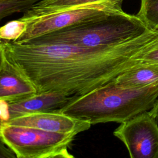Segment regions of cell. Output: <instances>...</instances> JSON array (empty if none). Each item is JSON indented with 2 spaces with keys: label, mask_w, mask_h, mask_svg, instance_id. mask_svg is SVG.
<instances>
[{
  "label": "cell",
  "mask_w": 158,
  "mask_h": 158,
  "mask_svg": "<svg viewBox=\"0 0 158 158\" xmlns=\"http://www.w3.org/2000/svg\"><path fill=\"white\" fill-rule=\"evenodd\" d=\"M37 93L34 85L6 56L0 69V101L15 102Z\"/></svg>",
  "instance_id": "obj_9"
},
{
  "label": "cell",
  "mask_w": 158,
  "mask_h": 158,
  "mask_svg": "<svg viewBox=\"0 0 158 158\" xmlns=\"http://www.w3.org/2000/svg\"><path fill=\"white\" fill-rule=\"evenodd\" d=\"M158 99V83L141 87L122 86L112 81L78 96L59 112L89 121L91 125L122 123L149 111Z\"/></svg>",
  "instance_id": "obj_2"
},
{
  "label": "cell",
  "mask_w": 158,
  "mask_h": 158,
  "mask_svg": "<svg viewBox=\"0 0 158 158\" xmlns=\"http://www.w3.org/2000/svg\"><path fill=\"white\" fill-rule=\"evenodd\" d=\"M5 58H6V54H5L4 49L2 46V41H0V69L1 68L3 64Z\"/></svg>",
  "instance_id": "obj_18"
},
{
  "label": "cell",
  "mask_w": 158,
  "mask_h": 158,
  "mask_svg": "<svg viewBox=\"0 0 158 158\" xmlns=\"http://www.w3.org/2000/svg\"><path fill=\"white\" fill-rule=\"evenodd\" d=\"M15 154L4 143L0 136V158H15Z\"/></svg>",
  "instance_id": "obj_16"
},
{
  "label": "cell",
  "mask_w": 158,
  "mask_h": 158,
  "mask_svg": "<svg viewBox=\"0 0 158 158\" xmlns=\"http://www.w3.org/2000/svg\"><path fill=\"white\" fill-rule=\"evenodd\" d=\"M7 1V0H0V1Z\"/></svg>",
  "instance_id": "obj_19"
},
{
  "label": "cell",
  "mask_w": 158,
  "mask_h": 158,
  "mask_svg": "<svg viewBox=\"0 0 158 158\" xmlns=\"http://www.w3.org/2000/svg\"><path fill=\"white\" fill-rule=\"evenodd\" d=\"M113 134L124 143L131 158H158V125L149 111L120 123Z\"/></svg>",
  "instance_id": "obj_6"
},
{
  "label": "cell",
  "mask_w": 158,
  "mask_h": 158,
  "mask_svg": "<svg viewBox=\"0 0 158 158\" xmlns=\"http://www.w3.org/2000/svg\"><path fill=\"white\" fill-rule=\"evenodd\" d=\"M76 98L52 91L36 93L24 99L9 103V120L28 114L59 111Z\"/></svg>",
  "instance_id": "obj_8"
},
{
  "label": "cell",
  "mask_w": 158,
  "mask_h": 158,
  "mask_svg": "<svg viewBox=\"0 0 158 158\" xmlns=\"http://www.w3.org/2000/svg\"><path fill=\"white\" fill-rule=\"evenodd\" d=\"M6 122L14 125L75 135L88 130L91 126V123L88 120L75 118L59 111L40 112L25 114L12 118Z\"/></svg>",
  "instance_id": "obj_7"
},
{
  "label": "cell",
  "mask_w": 158,
  "mask_h": 158,
  "mask_svg": "<svg viewBox=\"0 0 158 158\" xmlns=\"http://www.w3.org/2000/svg\"><path fill=\"white\" fill-rule=\"evenodd\" d=\"M74 133H62L4 122L0 136L17 158H73Z\"/></svg>",
  "instance_id": "obj_4"
},
{
  "label": "cell",
  "mask_w": 158,
  "mask_h": 158,
  "mask_svg": "<svg viewBox=\"0 0 158 158\" xmlns=\"http://www.w3.org/2000/svg\"><path fill=\"white\" fill-rule=\"evenodd\" d=\"M149 30L151 29L136 15L122 11L43 35L23 44L110 47L139 36Z\"/></svg>",
  "instance_id": "obj_3"
},
{
  "label": "cell",
  "mask_w": 158,
  "mask_h": 158,
  "mask_svg": "<svg viewBox=\"0 0 158 158\" xmlns=\"http://www.w3.org/2000/svg\"><path fill=\"white\" fill-rule=\"evenodd\" d=\"M157 39L158 31L149 30L110 47L2 42L6 58L34 85L37 93L52 91L78 97L143 64L138 54Z\"/></svg>",
  "instance_id": "obj_1"
},
{
  "label": "cell",
  "mask_w": 158,
  "mask_h": 158,
  "mask_svg": "<svg viewBox=\"0 0 158 158\" xmlns=\"http://www.w3.org/2000/svg\"><path fill=\"white\" fill-rule=\"evenodd\" d=\"M0 41H1V40H0Z\"/></svg>",
  "instance_id": "obj_20"
},
{
  "label": "cell",
  "mask_w": 158,
  "mask_h": 158,
  "mask_svg": "<svg viewBox=\"0 0 158 158\" xmlns=\"http://www.w3.org/2000/svg\"><path fill=\"white\" fill-rule=\"evenodd\" d=\"M28 23L19 19L11 20L0 27V40L3 41H16L26 31Z\"/></svg>",
  "instance_id": "obj_13"
},
{
  "label": "cell",
  "mask_w": 158,
  "mask_h": 158,
  "mask_svg": "<svg viewBox=\"0 0 158 158\" xmlns=\"http://www.w3.org/2000/svg\"><path fill=\"white\" fill-rule=\"evenodd\" d=\"M40 0H7L0 1V21L15 13L24 12Z\"/></svg>",
  "instance_id": "obj_14"
},
{
  "label": "cell",
  "mask_w": 158,
  "mask_h": 158,
  "mask_svg": "<svg viewBox=\"0 0 158 158\" xmlns=\"http://www.w3.org/2000/svg\"><path fill=\"white\" fill-rule=\"evenodd\" d=\"M149 112L155 118L158 125V99L156 100L154 107L149 110Z\"/></svg>",
  "instance_id": "obj_17"
},
{
  "label": "cell",
  "mask_w": 158,
  "mask_h": 158,
  "mask_svg": "<svg viewBox=\"0 0 158 158\" xmlns=\"http://www.w3.org/2000/svg\"><path fill=\"white\" fill-rule=\"evenodd\" d=\"M136 15L148 28L158 31V0H141Z\"/></svg>",
  "instance_id": "obj_12"
},
{
  "label": "cell",
  "mask_w": 158,
  "mask_h": 158,
  "mask_svg": "<svg viewBox=\"0 0 158 158\" xmlns=\"http://www.w3.org/2000/svg\"><path fill=\"white\" fill-rule=\"evenodd\" d=\"M111 81L129 87H141L158 83V64L136 65L117 75Z\"/></svg>",
  "instance_id": "obj_10"
},
{
  "label": "cell",
  "mask_w": 158,
  "mask_h": 158,
  "mask_svg": "<svg viewBox=\"0 0 158 158\" xmlns=\"http://www.w3.org/2000/svg\"><path fill=\"white\" fill-rule=\"evenodd\" d=\"M122 6V4L110 2L89 4L71 7L25 20L28 23L27 30L14 43L23 44L36 37L69 26L123 11Z\"/></svg>",
  "instance_id": "obj_5"
},
{
  "label": "cell",
  "mask_w": 158,
  "mask_h": 158,
  "mask_svg": "<svg viewBox=\"0 0 158 158\" xmlns=\"http://www.w3.org/2000/svg\"><path fill=\"white\" fill-rule=\"evenodd\" d=\"M141 64H158V39L137 56Z\"/></svg>",
  "instance_id": "obj_15"
},
{
  "label": "cell",
  "mask_w": 158,
  "mask_h": 158,
  "mask_svg": "<svg viewBox=\"0 0 158 158\" xmlns=\"http://www.w3.org/2000/svg\"><path fill=\"white\" fill-rule=\"evenodd\" d=\"M124 0H40L31 8L23 12L22 20H27L40 15L64 9L99 3H115L122 4Z\"/></svg>",
  "instance_id": "obj_11"
}]
</instances>
